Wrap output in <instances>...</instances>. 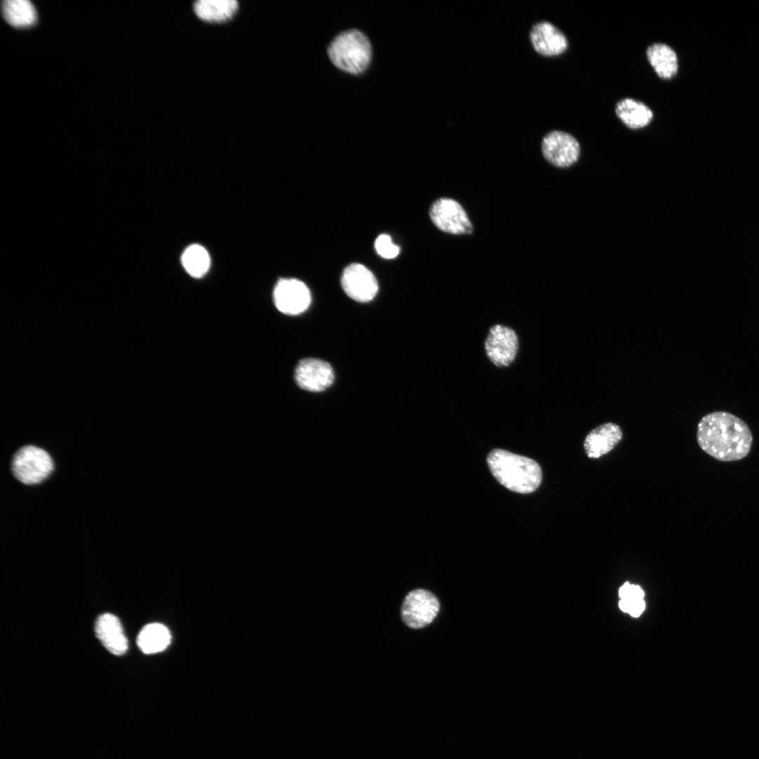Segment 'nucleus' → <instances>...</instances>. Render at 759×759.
<instances>
[{
    "mask_svg": "<svg viewBox=\"0 0 759 759\" xmlns=\"http://www.w3.org/2000/svg\"><path fill=\"white\" fill-rule=\"evenodd\" d=\"M621 427L614 422H606L593 429L584 441V449L590 458H599L611 451L621 440Z\"/></svg>",
    "mask_w": 759,
    "mask_h": 759,
    "instance_id": "nucleus-13",
    "label": "nucleus"
},
{
    "mask_svg": "<svg viewBox=\"0 0 759 759\" xmlns=\"http://www.w3.org/2000/svg\"><path fill=\"white\" fill-rule=\"evenodd\" d=\"M429 217L440 231L453 235L470 234L473 231L467 212L456 200L440 197L430 206Z\"/></svg>",
    "mask_w": 759,
    "mask_h": 759,
    "instance_id": "nucleus-5",
    "label": "nucleus"
},
{
    "mask_svg": "<svg viewBox=\"0 0 759 759\" xmlns=\"http://www.w3.org/2000/svg\"><path fill=\"white\" fill-rule=\"evenodd\" d=\"M341 285L345 293L359 302L372 300L378 291V283L374 274L361 264H351L343 271Z\"/></svg>",
    "mask_w": 759,
    "mask_h": 759,
    "instance_id": "nucleus-10",
    "label": "nucleus"
},
{
    "mask_svg": "<svg viewBox=\"0 0 759 759\" xmlns=\"http://www.w3.org/2000/svg\"><path fill=\"white\" fill-rule=\"evenodd\" d=\"M647 57L656 74L662 79L674 77L678 70V61L675 51L668 45L655 43L647 51Z\"/></svg>",
    "mask_w": 759,
    "mask_h": 759,
    "instance_id": "nucleus-15",
    "label": "nucleus"
},
{
    "mask_svg": "<svg viewBox=\"0 0 759 759\" xmlns=\"http://www.w3.org/2000/svg\"><path fill=\"white\" fill-rule=\"evenodd\" d=\"M528 37L534 51L543 56L560 55L568 48L566 36L548 21L534 23L529 30Z\"/></svg>",
    "mask_w": 759,
    "mask_h": 759,
    "instance_id": "nucleus-12",
    "label": "nucleus"
},
{
    "mask_svg": "<svg viewBox=\"0 0 759 759\" xmlns=\"http://www.w3.org/2000/svg\"><path fill=\"white\" fill-rule=\"evenodd\" d=\"M439 602L431 592L417 589L410 592L401 606V618L410 628H422L431 623L439 611Z\"/></svg>",
    "mask_w": 759,
    "mask_h": 759,
    "instance_id": "nucleus-6",
    "label": "nucleus"
},
{
    "mask_svg": "<svg viewBox=\"0 0 759 759\" xmlns=\"http://www.w3.org/2000/svg\"><path fill=\"white\" fill-rule=\"evenodd\" d=\"M11 470L18 481L33 486L50 476L54 470V462L44 448L27 444L20 447L13 455Z\"/></svg>",
    "mask_w": 759,
    "mask_h": 759,
    "instance_id": "nucleus-4",
    "label": "nucleus"
},
{
    "mask_svg": "<svg viewBox=\"0 0 759 759\" xmlns=\"http://www.w3.org/2000/svg\"><path fill=\"white\" fill-rule=\"evenodd\" d=\"M644 608L645 603L643 599L634 600L628 613L633 617H638Z\"/></svg>",
    "mask_w": 759,
    "mask_h": 759,
    "instance_id": "nucleus-22",
    "label": "nucleus"
},
{
    "mask_svg": "<svg viewBox=\"0 0 759 759\" xmlns=\"http://www.w3.org/2000/svg\"><path fill=\"white\" fill-rule=\"evenodd\" d=\"M181 261L184 268L191 276L200 278L208 271L210 257L203 247L195 244L185 249Z\"/></svg>",
    "mask_w": 759,
    "mask_h": 759,
    "instance_id": "nucleus-20",
    "label": "nucleus"
},
{
    "mask_svg": "<svg viewBox=\"0 0 759 759\" xmlns=\"http://www.w3.org/2000/svg\"><path fill=\"white\" fill-rule=\"evenodd\" d=\"M2 14L5 20L15 27H27L37 20V13L28 0H6L2 4Z\"/></svg>",
    "mask_w": 759,
    "mask_h": 759,
    "instance_id": "nucleus-19",
    "label": "nucleus"
},
{
    "mask_svg": "<svg viewBox=\"0 0 759 759\" xmlns=\"http://www.w3.org/2000/svg\"><path fill=\"white\" fill-rule=\"evenodd\" d=\"M375 248L377 254L384 259H394L400 252V248L391 241L387 234H381L375 240Z\"/></svg>",
    "mask_w": 759,
    "mask_h": 759,
    "instance_id": "nucleus-21",
    "label": "nucleus"
},
{
    "mask_svg": "<svg viewBox=\"0 0 759 759\" xmlns=\"http://www.w3.org/2000/svg\"><path fill=\"white\" fill-rule=\"evenodd\" d=\"M696 438L701 450L722 462L744 458L753 442L752 433L745 422L725 411L704 415L698 424Z\"/></svg>",
    "mask_w": 759,
    "mask_h": 759,
    "instance_id": "nucleus-1",
    "label": "nucleus"
},
{
    "mask_svg": "<svg viewBox=\"0 0 759 759\" xmlns=\"http://www.w3.org/2000/svg\"><path fill=\"white\" fill-rule=\"evenodd\" d=\"M327 54L338 69L349 74H359L364 72L370 63L371 44L360 30H346L331 41Z\"/></svg>",
    "mask_w": 759,
    "mask_h": 759,
    "instance_id": "nucleus-3",
    "label": "nucleus"
},
{
    "mask_svg": "<svg viewBox=\"0 0 759 759\" xmlns=\"http://www.w3.org/2000/svg\"><path fill=\"white\" fill-rule=\"evenodd\" d=\"M486 356L497 367L510 365L516 358L519 349V339L516 332L502 325L492 326L484 343Z\"/></svg>",
    "mask_w": 759,
    "mask_h": 759,
    "instance_id": "nucleus-7",
    "label": "nucleus"
},
{
    "mask_svg": "<svg viewBox=\"0 0 759 759\" xmlns=\"http://www.w3.org/2000/svg\"><path fill=\"white\" fill-rule=\"evenodd\" d=\"M97 637L112 654L120 656L128 649L127 639L119 618L105 613L98 616L95 625Z\"/></svg>",
    "mask_w": 759,
    "mask_h": 759,
    "instance_id": "nucleus-14",
    "label": "nucleus"
},
{
    "mask_svg": "<svg viewBox=\"0 0 759 759\" xmlns=\"http://www.w3.org/2000/svg\"><path fill=\"white\" fill-rule=\"evenodd\" d=\"M276 308L287 315H298L306 311L311 301V292L301 281L294 278H283L277 283L273 291Z\"/></svg>",
    "mask_w": 759,
    "mask_h": 759,
    "instance_id": "nucleus-9",
    "label": "nucleus"
},
{
    "mask_svg": "<svg viewBox=\"0 0 759 759\" xmlns=\"http://www.w3.org/2000/svg\"><path fill=\"white\" fill-rule=\"evenodd\" d=\"M487 462L497 481L512 491L531 493L541 482L540 466L526 457L495 449L489 453Z\"/></svg>",
    "mask_w": 759,
    "mask_h": 759,
    "instance_id": "nucleus-2",
    "label": "nucleus"
},
{
    "mask_svg": "<svg viewBox=\"0 0 759 759\" xmlns=\"http://www.w3.org/2000/svg\"><path fill=\"white\" fill-rule=\"evenodd\" d=\"M580 145L570 134L553 130L544 136L541 151L544 158L552 165L565 168L572 165L579 158Z\"/></svg>",
    "mask_w": 759,
    "mask_h": 759,
    "instance_id": "nucleus-8",
    "label": "nucleus"
},
{
    "mask_svg": "<svg viewBox=\"0 0 759 759\" xmlns=\"http://www.w3.org/2000/svg\"><path fill=\"white\" fill-rule=\"evenodd\" d=\"M615 111L623 124L632 129L646 126L653 118V112L647 105L630 98L619 100Z\"/></svg>",
    "mask_w": 759,
    "mask_h": 759,
    "instance_id": "nucleus-16",
    "label": "nucleus"
},
{
    "mask_svg": "<svg viewBox=\"0 0 759 759\" xmlns=\"http://www.w3.org/2000/svg\"><path fill=\"white\" fill-rule=\"evenodd\" d=\"M171 642L169 629L163 624L153 623L145 625L137 637V644L147 654L164 650Z\"/></svg>",
    "mask_w": 759,
    "mask_h": 759,
    "instance_id": "nucleus-18",
    "label": "nucleus"
},
{
    "mask_svg": "<svg viewBox=\"0 0 759 759\" xmlns=\"http://www.w3.org/2000/svg\"><path fill=\"white\" fill-rule=\"evenodd\" d=\"M335 378L331 365L317 358H305L297 365L294 379L297 385L306 391L319 392L329 387Z\"/></svg>",
    "mask_w": 759,
    "mask_h": 759,
    "instance_id": "nucleus-11",
    "label": "nucleus"
},
{
    "mask_svg": "<svg viewBox=\"0 0 759 759\" xmlns=\"http://www.w3.org/2000/svg\"><path fill=\"white\" fill-rule=\"evenodd\" d=\"M193 9L197 16L202 20L221 22L230 20L238 9L235 0H199L195 2Z\"/></svg>",
    "mask_w": 759,
    "mask_h": 759,
    "instance_id": "nucleus-17",
    "label": "nucleus"
},
{
    "mask_svg": "<svg viewBox=\"0 0 759 759\" xmlns=\"http://www.w3.org/2000/svg\"><path fill=\"white\" fill-rule=\"evenodd\" d=\"M630 584L626 582L619 589V596L621 599H626L628 597L629 591L630 588Z\"/></svg>",
    "mask_w": 759,
    "mask_h": 759,
    "instance_id": "nucleus-23",
    "label": "nucleus"
}]
</instances>
